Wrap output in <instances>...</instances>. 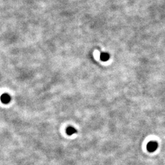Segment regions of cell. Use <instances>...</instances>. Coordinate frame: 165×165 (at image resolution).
Returning a JSON list of instances; mask_svg holds the SVG:
<instances>
[{"instance_id": "obj_2", "label": "cell", "mask_w": 165, "mask_h": 165, "mask_svg": "<svg viewBox=\"0 0 165 165\" xmlns=\"http://www.w3.org/2000/svg\"><path fill=\"white\" fill-rule=\"evenodd\" d=\"M1 100L4 104L9 103L11 101V97L7 94H4L1 95Z\"/></svg>"}, {"instance_id": "obj_3", "label": "cell", "mask_w": 165, "mask_h": 165, "mask_svg": "<svg viewBox=\"0 0 165 165\" xmlns=\"http://www.w3.org/2000/svg\"><path fill=\"white\" fill-rule=\"evenodd\" d=\"M77 129L73 127H69L66 128V133L69 136L72 135V134L75 133H77Z\"/></svg>"}, {"instance_id": "obj_1", "label": "cell", "mask_w": 165, "mask_h": 165, "mask_svg": "<svg viewBox=\"0 0 165 165\" xmlns=\"http://www.w3.org/2000/svg\"><path fill=\"white\" fill-rule=\"evenodd\" d=\"M158 143L155 141H150L147 145V150L149 152H154L158 148Z\"/></svg>"}, {"instance_id": "obj_4", "label": "cell", "mask_w": 165, "mask_h": 165, "mask_svg": "<svg viewBox=\"0 0 165 165\" xmlns=\"http://www.w3.org/2000/svg\"><path fill=\"white\" fill-rule=\"evenodd\" d=\"M100 58L102 61H107L110 59V55L107 53H102L100 56Z\"/></svg>"}]
</instances>
